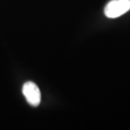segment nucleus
Returning <instances> with one entry per match:
<instances>
[{"mask_svg":"<svg viewBox=\"0 0 130 130\" xmlns=\"http://www.w3.org/2000/svg\"><path fill=\"white\" fill-rule=\"evenodd\" d=\"M130 9V0H111L106 5L104 13L107 18L115 19Z\"/></svg>","mask_w":130,"mask_h":130,"instance_id":"obj_1","label":"nucleus"},{"mask_svg":"<svg viewBox=\"0 0 130 130\" xmlns=\"http://www.w3.org/2000/svg\"><path fill=\"white\" fill-rule=\"evenodd\" d=\"M23 95L27 102L32 106H37L41 103V92L38 86L34 82H26L23 85Z\"/></svg>","mask_w":130,"mask_h":130,"instance_id":"obj_2","label":"nucleus"}]
</instances>
